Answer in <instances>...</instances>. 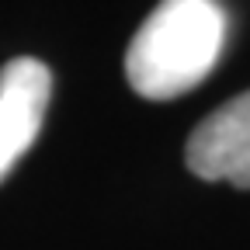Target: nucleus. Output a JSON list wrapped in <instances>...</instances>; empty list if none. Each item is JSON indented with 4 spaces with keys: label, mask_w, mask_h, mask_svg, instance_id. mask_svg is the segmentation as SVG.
I'll return each instance as SVG.
<instances>
[{
    "label": "nucleus",
    "mask_w": 250,
    "mask_h": 250,
    "mask_svg": "<svg viewBox=\"0 0 250 250\" xmlns=\"http://www.w3.org/2000/svg\"><path fill=\"white\" fill-rule=\"evenodd\" d=\"M226 11L212 0H167L132 35L129 87L146 101H170L198 87L226 49Z\"/></svg>",
    "instance_id": "nucleus-1"
},
{
    "label": "nucleus",
    "mask_w": 250,
    "mask_h": 250,
    "mask_svg": "<svg viewBox=\"0 0 250 250\" xmlns=\"http://www.w3.org/2000/svg\"><path fill=\"white\" fill-rule=\"evenodd\" d=\"M184 160L202 181L250 188V90L236 94L195 125L184 146Z\"/></svg>",
    "instance_id": "nucleus-2"
},
{
    "label": "nucleus",
    "mask_w": 250,
    "mask_h": 250,
    "mask_svg": "<svg viewBox=\"0 0 250 250\" xmlns=\"http://www.w3.org/2000/svg\"><path fill=\"white\" fill-rule=\"evenodd\" d=\"M52 98V73L42 59H11L0 70V181L31 149Z\"/></svg>",
    "instance_id": "nucleus-3"
}]
</instances>
